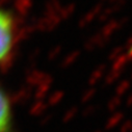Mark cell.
I'll list each match as a JSON object with an SVG mask.
<instances>
[{
	"instance_id": "1",
	"label": "cell",
	"mask_w": 132,
	"mask_h": 132,
	"mask_svg": "<svg viewBox=\"0 0 132 132\" xmlns=\"http://www.w3.org/2000/svg\"><path fill=\"white\" fill-rule=\"evenodd\" d=\"M15 43L14 17L5 8L0 7V64L10 57Z\"/></svg>"
},
{
	"instance_id": "2",
	"label": "cell",
	"mask_w": 132,
	"mask_h": 132,
	"mask_svg": "<svg viewBox=\"0 0 132 132\" xmlns=\"http://www.w3.org/2000/svg\"><path fill=\"white\" fill-rule=\"evenodd\" d=\"M12 109L10 100L0 87V132H11Z\"/></svg>"
}]
</instances>
